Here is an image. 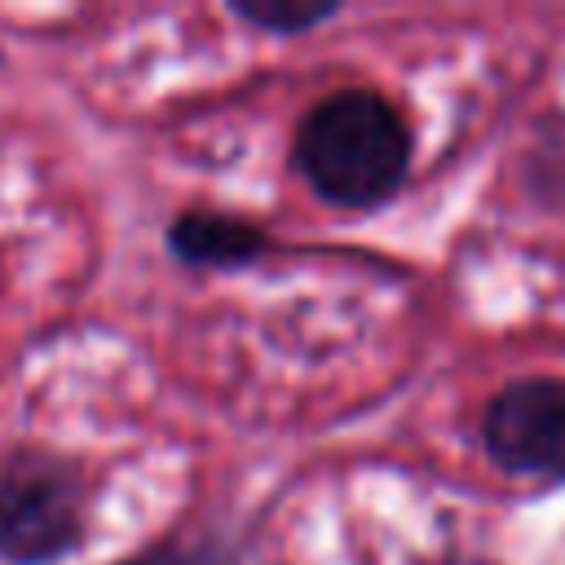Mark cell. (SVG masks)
<instances>
[{
    "label": "cell",
    "instance_id": "obj_1",
    "mask_svg": "<svg viewBox=\"0 0 565 565\" xmlns=\"http://www.w3.org/2000/svg\"><path fill=\"white\" fill-rule=\"evenodd\" d=\"M296 159L322 199L340 207H371L406 177L411 132L380 93L344 88L305 115Z\"/></svg>",
    "mask_w": 565,
    "mask_h": 565
},
{
    "label": "cell",
    "instance_id": "obj_2",
    "mask_svg": "<svg viewBox=\"0 0 565 565\" xmlns=\"http://www.w3.org/2000/svg\"><path fill=\"white\" fill-rule=\"evenodd\" d=\"M79 539L75 481L35 455L0 459V556L18 565H44L71 552Z\"/></svg>",
    "mask_w": 565,
    "mask_h": 565
},
{
    "label": "cell",
    "instance_id": "obj_3",
    "mask_svg": "<svg viewBox=\"0 0 565 565\" xmlns=\"http://www.w3.org/2000/svg\"><path fill=\"white\" fill-rule=\"evenodd\" d=\"M486 446L512 472L565 468V384L516 380L486 411Z\"/></svg>",
    "mask_w": 565,
    "mask_h": 565
},
{
    "label": "cell",
    "instance_id": "obj_4",
    "mask_svg": "<svg viewBox=\"0 0 565 565\" xmlns=\"http://www.w3.org/2000/svg\"><path fill=\"white\" fill-rule=\"evenodd\" d=\"M172 247L199 265H238L260 252V234L230 216H185L172 225Z\"/></svg>",
    "mask_w": 565,
    "mask_h": 565
},
{
    "label": "cell",
    "instance_id": "obj_5",
    "mask_svg": "<svg viewBox=\"0 0 565 565\" xmlns=\"http://www.w3.org/2000/svg\"><path fill=\"white\" fill-rule=\"evenodd\" d=\"M238 13L260 22V26H274V31H300V26H313V22L331 18L335 4H291V0H278V4H238Z\"/></svg>",
    "mask_w": 565,
    "mask_h": 565
},
{
    "label": "cell",
    "instance_id": "obj_6",
    "mask_svg": "<svg viewBox=\"0 0 565 565\" xmlns=\"http://www.w3.org/2000/svg\"><path fill=\"white\" fill-rule=\"evenodd\" d=\"M132 565H207V556H194V552H154L146 561H132Z\"/></svg>",
    "mask_w": 565,
    "mask_h": 565
}]
</instances>
